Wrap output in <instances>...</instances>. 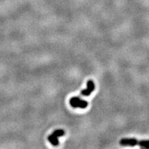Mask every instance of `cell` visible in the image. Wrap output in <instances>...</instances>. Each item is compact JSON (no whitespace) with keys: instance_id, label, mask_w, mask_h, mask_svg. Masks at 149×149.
Here are the masks:
<instances>
[{"instance_id":"cell-1","label":"cell","mask_w":149,"mask_h":149,"mask_svg":"<svg viewBox=\"0 0 149 149\" xmlns=\"http://www.w3.org/2000/svg\"><path fill=\"white\" fill-rule=\"evenodd\" d=\"M120 144L122 146H134L136 145L142 147V148H149V140H142L138 141L135 139H127L124 138L122 139L120 141Z\"/></svg>"},{"instance_id":"cell-3","label":"cell","mask_w":149,"mask_h":149,"mask_svg":"<svg viewBox=\"0 0 149 149\" xmlns=\"http://www.w3.org/2000/svg\"><path fill=\"white\" fill-rule=\"evenodd\" d=\"M64 130L59 129L56 130L51 134V135L48 136V139L50 142L51 143L52 145L53 146H57L59 144V141H58V137H61L64 135Z\"/></svg>"},{"instance_id":"cell-2","label":"cell","mask_w":149,"mask_h":149,"mask_svg":"<svg viewBox=\"0 0 149 149\" xmlns=\"http://www.w3.org/2000/svg\"><path fill=\"white\" fill-rule=\"evenodd\" d=\"M70 104L73 108H80V109H86L88 107V102L85 100H81L78 97H73L70 100Z\"/></svg>"},{"instance_id":"cell-4","label":"cell","mask_w":149,"mask_h":149,"mask_svg":"<svg viewBox=\"0 0 149 149\" xmlns=\"http://www.w3.org/2000/svg\"><path fill=\"white\" fill-rule=\"evenodd\" d=\"M95 86L94 82H93L92 80H88L87 81L86 88L81 91L80 94L82 96H89L91 94V93L95 90Z\"/></svg>"}]
</instances>
